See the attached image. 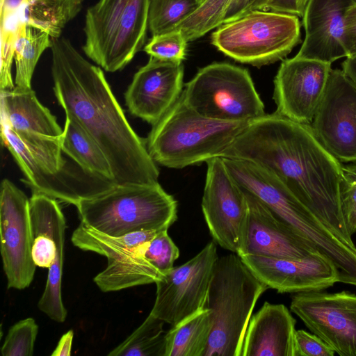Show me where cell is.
I'll list each match as a JSON object with an SVG mask.
<instances>
[{"label": "cell", "mask_w": 356, "mask_h": 356, "mask_svg": "<svg viewBox=\"0 0 356 356\" xmlns=\"http://www.w3.org/2000/svg\"><path fill=\"white\" fill-rule=\"evenodd\" d=\"M221 157L254 163L275 177L342 241L356 247L343 216L342 165L310 125L277 113L250 121Z\"/></svg>", "instance_id": "cell-1"}, {"label": "cell", "mask_w": 356, "mask_h": 356, "mask_svg": "<svg viewBox=\"0 0 356 356\" xmlns=\"http://www.w3.org/2000/svg\"><path fill=\"white\" fill-rule=\"evenodd\" d=\"M54 92L65 115L77 122L107 158L115 184L158 182L159 170L145 140L134 131L102 70L64 38H51Z\"/></svg>", "instance_id": "cell-2"}, {"label": "cell", "mask_w": 356, "mask_h": 356, "mask_svg": "<svg viewBox=\"0 0 356 356\" xmlns=\"http://www.w3.org/2000/svg\"><path fill=\"white\" fill-rule=\"evenodd\" d=\"M249 122L205 118L189 107L181 95L152 125L145 139L147 149L156 163L182 169L221 157Z\"/></svg>", "instance_id": "cell-3"}, {"label": "cell", "mask_w": 356, "mask_h": 356, "mask_svg": "<svg viewBox=\"0 0 356 356\" xmlns=\"http://www.w3.org/2000/svg\"><path fill=\"white\" fill-rule=\"evenodd\" d=\"M268 289L238 254L218 257L205 306L213 327L204 356H241L253 309Z\"/></svg>", "instance_id": "cell-4"}, {"label": "cell", "mask_w": 356, "mask_h": 356, "mask_svg": "<svg viewBox=\"0 0 356 356\" xmlns=\"http://www.w3.org/2000/svg\"><path fill=\"white\" fill-rule=\"evenodd\" d=\"M75 207L81 222L104 234L165 230L177 219V202L159 182L115 184Z\"/></svg>", "instance_id": "cell-5"}, {"label": "cell", "mask_w": 356, "mask_h": 356, "mask_svg": "<svg viewBox=\"0 0 356 356\" xmlns=\"http://www.w3.org/2000/svg\"><path fill=\"white\" fill-rule=\"evenodd\" d=\"M151 0H99L86 14V55L105 71L123 69L144 47Z\"/></svg>", "instance_id": "cell-6"}, {"label": "cell", "mask_w": 356, "mask_h": 356, "mask_svg": "<svg viewBox=\"0 0 356 356\" xmlns=\"http://www.w3.org/2000/svg\"><path fill=\"white\" fill-rule=\"evenodd\" d=\"M298 16L270 10H253L218 26L211 43L245 64L260 67L286 56L301 42Z\"/></svg>", "instance_id": "cell-7"}, {"label": "cell", "mask_w": 356, "mask_h": 356, "mask_svg": "<svg viewBox=\"0 0 356 356\" xmlns=\"http://www.w3.org/2000/svg\"><path fill=\"white\" fill-rule=\"evenodd\" d=\"M181 97L189 107L212 120L250 122L266 114L249 72L227 63L200 69Z\"/></svg>", "instance_id": "cell-8"}, {"label": "cell", "mask_w": 356, "mask_h": 356, "mask_svg": "<svg viewBox=\"0 0 356 356\" xmlns=\"http://www.w3.org/2000/svg\"><path fill=\"white\" fill-rule=\"evenodd\" d=\"M202 210L213 241L239 256L244 254L248 206L243 188L222 157L207 162Z\"/></svg>", "instance_id": "cell-9"}, {"label": "cell", "mask_w": 356, "mask_h": 356, "mask_svg": "<svg viewBox=\"0 0 356 356\" xmlns=\"http://www.w3.org/2000/svg\"><path fill=\"white\" fill-rule=\"evenodd\" d=\"M218 258L211 241L192 259L164 273L155 283L156 299L149 314L173 326L204 308Z\"/></svg>", "instance_id": "cell-10"}, {"label": "cell", "mask_w": 356, "mask_h": 356, "mask_svg": "<svg viewBox=\"0 0 356 356\" xmlns=\"http://www.w3.org/2000/svg\"><path fill=\"white\" fill-rule=\"evenodd\" d=\"M309 330L340 356H356V294L296 293L290 305Z\"/></svg>", "instance_id": "cell-11"}, {"label": "cell", "mask_w": 356, "mask_h": 356, "mask_svg": "<svg viewBox=\"0 0 356 356\" xmlns=\"http://www.w3.org/2000/svg\"><path fill=\"white\" fill-rule=\"evenodd\" d=\"M0 236L8 288L22 290L29 287L36 268L31 254L29 199L8 179L1 184Z\"/></svg>", "instance_id": "cell-12"}, {"label": "cell", "mask_w": 356, "mask_h": 356, "mask_svg": "<svg viewBox=\"0 0 356 356\" xmlns=\"http://www.w3.org/2000/svg\"><path fill=\"white\" fill-rule=\"evenodd\" d=\"M310 126L337 160L356 162V85L342 70H330Z\"/></svg>", "instance_id": "cell-13"}, {"label": "cell", "mask_w": 356, "mask_h": 356, "mask_svg": "<svg viewBox=\"0 0 356 356\" xmlns=\"http://www.w3.org/2000/svg\"><path fill=\"white\" fill-rule=\"evenodd\" d=\"M331 64L294 56L282 60L274 79L276 113L311 125L325 92Z\"/></svg>", "instance_id": "cell-14"}, {"label": "cell", "mask_w": 356, "mask_h": 356, "mask_svg": "<svg viewBox=\"0 0 356 356\" xmlns=\"http://www.w3.org/2000/svg\"><path fill=\"white\" fill-rule=\"evenodd\" d=\"M222 158L239 186L257 197L295 234L302 239L313 232L318 217L275 177L254 163Z\"/></svg>", "instance_id": "cell-15"}, {"label": "cell", "mask_w": 356, "mask_h": 356, "mask_svg": "<svg viewBox=\"0 0 356 356\" xmlns=\"http://www.w3.org/2000/svg\"><path fill=\"white\" fill-rule=\"evenodd\" d=\"M184 65L149 56L134 74L124 93L129 113L153 125L180 97Z\"/></svg>", "instance_id": "cell-16"}, {"label": "cell", "mask_w": 356, "mask_h": 356, "mask_svg": "<svg viewBox=\"0 0 356 356\" xmlns=\"http://www.w3.org/2000/svg\"><path fill=\"white\" fill-rule=\"evenodd\" d=\"M241 259L262 282L278 293L322 291L339 282L336 267L318 252L300 259L255 255H243Z\"/></svg>", "instance_id": "cell-17"}, {"label": "cell", "mask_w": 356, "mask_h": 356, "mask_svg": "<svg viewBox=\"0 0 356 356\" xmlns=\"http://www.w3.org/2000/svg\"><path fill=\"white\" fill-rule=\"evenodd\" d=\"M244 192L248 213L243 255L300 259L316 252L257 197Z\"/></svg>", "instance_id": "cell-18"}, {"label": "cell", "mask_w": 356, "mask_h": 356, "mask_svg": "<svg viewBox=\"0 0 356 356\" xmlns=\"http://www.w3.org/2000/svg\"><path fill=\"white\" fill-rule=\"evenodd\" d=\"M356 0H309L303 16L305 39L297 58L332 63L346 57L341 38L344 15Z\"/></svg>", "instance_id": "cell-19"}, {"label": "cell", "mask_w": 356, "mask_h": 356, "mask_svg": "<svg viewBox=\"0 0 356 356\" xmlns=\"http://www.w3.org/2000/svg\"><path fill=\"white\" fill-rule=\"evenodd\" d=\"M296 322L284 305L265 302L250 318L241 356H297Z\"/></svg>", "instance_id": "cell-20"}, {"label": "cell", "mask_w": 356, "mask_h": 356, "mask_svg": "<svg viewBox=\"0 0 356 356\" xmlns=\"http://www.w3.org/2000/svg\"><path fill=\"white\" fill-rule=\"evenodd\" d=\"M1 123L19 137L45 136L59 138L63 130L56 117L29 88L15 86L0 90Z\"/></svg>", "instance_id": "cell-21"}, {"label": "cell", "mask_w": 356, "mask_h": 356, "mask_svg": "<svg viewBox=\"0 0 356 356\" xmlns=\"http://www.w3.org/2000/svg\"><path fill=\"white\" fill-rule=\"evenodd\" d=\"M60 143L63 152L84 171L114 183L109 162L102 150L82 127L67 115Z\"/></svg>", "instance_id": "cell-22"}, {"label": "cell", "mask_w": 356, "mask_h": 356, "mask_svg": "<svg viewBox=\"0 0 356 356\" xmlns=\"http://www.w3.org/2000/svg\"><path fill=\"white\" fill-rule=\"evenodd\" d=\"M56 199L33 191L29 199L32 229V259L36 266L49 268L56 255L53 225L55 214L60 208Z\"/></svg>", "instance_id": "cell-23"}, {"label": "cell", "mask_w": 356, "mask_h": 356, "mask_svg": "<svg viewBox=\"0 0 356 356\" xmlns=\"http://www.w3.org/2000/svg\"><path fill=\"white\" fill-rule=\"evenodd\" d=\"M161 231H140L115 236L100 232L81 222L72 233L71 241L74 246L103 255L111 261L132 254Z\"/></svg>", "instance_id": "cell-24"}, {"label": "cell", "mask_w": 356, "mask_h": 356, "mask_svg": "<svg viewBox=\"0 0 356 356\" xmlns=\"http://www.w3.org/2000/svg\"><path fill=\"white\" fill-rule=\"evenodd\" d=\"M212 327L206 307L172 326L166 332L165 356H204Z\"/></svg>", "instance_id": "cell-25"}, {"label": "cell", "mask_w": 356, "mask_h": 356, "mask_svg": "<svg viewBox=\"0 0 356 356\" xmlns=\"http://www.w3.org/2000/svg\"><path fill=\"white\" fill-rule=\"evenodd\" d=\"M83 1L35 0L20 11L16 28L31 24L44 29L51 38H59L65 25L81 10Z\"/></svg>", "instance_id": "cell-26"}, {"label": "cell", "mask_w": 356, "mask_h": 356, "mask_svg": "<svg viewBox=\"0 0 356 356\" xmlns=\"http://www.w3.org/2000/svg\"><path fill=\"white\" fill-rule=\"evenodd\" d=\"M65 229L66 221L60 207L55 214L53 225L56 255L54 263L48 268L46 286L38 304L41 312L58 323H63L67 314L61 294Z\"/></svg>", "instance_id": "cell-27"}, {"label": "cell", "mask_w": 356, "mask_h": 356, "mask_svg": "<svg viewBox=\"0 0 356 356\" xmlns=\"http://www.w3.org/2000/svg\"><path fill=\"white\" fill-rule=\"evenodd\" d=\"M51 45V37L44 29L24 24L19 26L14 47L15 86L29 88L37 63Z\"/></svg>", "instance_id": "cell-28"}, {"label": "cell", "mask_w": 356, "mask_h": 356, "mask_svg": "<svg viewBox=\"0 0 356 356\" xmlns=\"http://www.w3.org/2000/svg\"><path fill=\"white\" fill-rule=\"evenodd\" d=\"M165 322L149 314L143 323L108 354L109 356H165Z\"/></svg>", "instance_id": "cell-29"}, {"label": "cell", "mask_w": 356, "mask_h": 356, "mask_svg": "<svg viewBox=\"0 0 356 356\" xmlns=\"http://www.w3.org/2000/svg\"><path fill=\"white\" fill-rule=\"evenodd\" d=\"M200 5L198 0H151L148 29L152 36L172 30Z\"/></svg>", "instance_id": "cell-30"}, {"label": "cell", "mask_w": 356, "mask_h": 356, "mask_svg": "<svg viewBox=\"0 0 356 356\" xmlns=\"http://www.w3.org/2000/svg\"><path fill=\"white\" fill-rule=\"evenodd\" d=\"M35 0H1V65L12 67L17 35L16 19L20 11Z\"/></svg>", "instance_id": "cell-31"}, {"label": "cell", "mask_w": 356, "mask_h": 356, "mask_svg": "<svg viewBox=\"0 0 356 356\" xmlns=\"http://www.w3.org/2000/svg\"><path fill=\"white\" fill-rule=\"evenodd\" d=\"M188 42L180 29H173L153 35L144 47V51L149 56L160 60L182 63L186 58Z\"/></svg>", "instance_id": "cell-32"}, {"label": "cell", "mask_w": 356, "mask_h": 356, "mask_svg": "<svg viewBox=\"0 0 356 356\" xmlns=\"http://www.w3.org/2000/svg\"><path fill=\"white\" fill-rule=\"evenodd\" d=\"M38 333V325L33 318H26L8 330L1 348L3 356H31Z\"/></svg>", "instance_id": "cell-33"}, {"label": "cell", "mask_w": 356, "mask_h": 356, "mask_svg": "<svg viewBox=\"0 0 356 356\" xmlns=\"http://www.w3.org/2000/svg\"><path fill=\"white\" fill-rule=\"evenodd\" d=\"M144 252L153 265L162 273L174 267L179 256V250L168 234V229L159 232L145 244Z\"/></svg>", "instance_id": "cell-34"}, {"label": "cell", "mask_w": 356, "mask_h": 356, "mask_svg": "<svg viewBox=\"0 0 356 356\" xmlns=\"http://www.w3.org/2000/svg\"><path fill=\"white\" fill-rule=\"evenodd\" d=\"M339 198L345 223L352 236L356 232V162L342 165Z\"/></svg>", "instance_id": "cell-35"}, {"label": "cell", "mask_w": 356, "mask_h": 356, "mask_svg": "<svg viewBox=\"0 0 356 356\" xmlns=\"http://www.w3.org/2000/svg\"><path fill=\"white\" fill-rule=\"evenodd\" d=\"M297 356H334V350L315 334L296 331Z\"/></svg>", "instance_id": "cell-36"}, {"label": "cell", "mask_w": 356, "mask_h": 356, "mask_svg": "<svg viewBox=\"0 0 356 356\" xmlns=\"http://www.w3.org/2000/svg\"><path fill=\"white\" fill-rule=\"evenodd\" d=\"M341 42L346 58L356 56V3L344 15Z\"/></svg>", "instance_id": "cell-37"}, {"label": "cell", "mask_w": 356, "mask_h": 356, "mask_svg": "<svg viewBox=\"0 0 356 356\" xmlns=\"http://www.w3.org/2000/svg\"><path fill=\"white\" fill-rule=\"evenodd\" d=\"M264 10L286 13L298 16L297 0H269Z\"/></svg>", "instance_id": "cell-38"}, {"label": "cell", "mask_w": 356, "mask_h": 356, "mask_svg": "<svg viewBox=\"0 0 356 356\" xmlns=\"http://www.w3.org/2000/svg\"><path fill=\"white\" fill-rule=\"evenodd\" d=\"M74 332L70 330L60 339L57 346L51 353L52 356H70L71 355Z\"/></svg>", "instance_id": "cell-39"}, {"label": "cell", "mask_w": 356, "mask_h": 356, "mask_svg": "<svg viewBox=\"0 0 356 356\" xmlns=\"http://www.w3.org/2000/svg\"><path fill=\"white\" fill-rule=\"evenodd\" d=\"M342 71L356 85V56L346 58L342 63Z\"/></svg>", "instance_id": "cell-40"}, {"label": "cell", "mask_w": 356, "mask_h": 356, "mask_svg": "<svg viewBox=\"0 0 356 356\" xmlns=\"http://www.w3.org/2000/svg\"><path fill=\"white\" fill-rule=\"evenodd\" d=\"M309 0H297L298 16L302 17Z\"/></svg>", "instance_id": "cell-41"}, {"label": "cell", "mask_w": 356, "mask_h": 356, "mask_svg": "<svg viewBox=\"0 0 356 356\" xmlns=\"http://www.w3.org/2000/svg\"><path fill=\"white\" fill-rule=\"evenodd\" d=\"M269 0H259L257 10H264V8Z\"/></svg>", "instance_id": "cell-42"}, {"label": "cell", "mask_w": 356, "mask_h": 356, "mask_svg": "<svg viewBox=\"0 0 356 356\" xmlns=\"http://www.w3.org/2000/svg\"><path fill=\"white\" fill-rule=\"evenodd\" d=\"M200 3L201 4L204 0H198Z\"/></svg>", "instance_id": "cell-43"}]
</instances>
